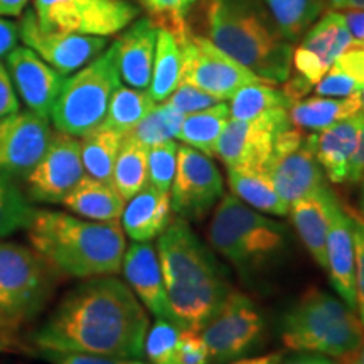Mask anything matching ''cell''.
I'll use <instances>...</instances> for the list:
<instances>
[{
	"instance_id": "1",
	"label": "cell",
	"mask_w": 364,
	"mask_h": 364,
	"mask_svg": "<svg viewBox=\"0 0 364 364\" xmlns=\"http://www.w3.org/2000/svg\"><path fill=\"white\" fill-rule=\"evenodd\" d=\"M149 316L115 275L86 279L59 300L31 336L36 349L70 351L139 361Z\"/></svg>"
},
{
	"instance_id": "2",
	"label": "cell",
	"mask_w": 364,
	"mask_h": 364,
	"mask_svg": "<svg viewBox=\"0 0 364 364\" xmlns=\"http://www.w3.org/2000/svg\"><path fill=\"white\" fill-rule=\"evenodd\" d=\"M156 250L174 321L201 332L231 290L221 265L181 218L159 236Z\"/></svg>"
},
{
	"instance_id": "3",
	"label": "cell",
	"mask_w": 364,
	"mask_h": 364,
	"mask_svg": "<svg viewBox=\"0 0 364 364\" xmlns=\"http://www.w3.org/2000/svg\"><path fill=\"white\" fill-rule=\"evenodd\" d=\"M26 231L31 247L58 275L93 279L122 270L127 240L120 221L100 223L36 209Z\"/></svg>"
},
{
	"instance_id": "4",
	"label": "cell",
	"mask_w": 364,
	"mask_h": 364,
	"mask_svg": "<svg viewBox=\"0 0 364 364\" xmlns=\"http://www.w3.org/2000/svg\"><path fill=\"white\" fill-rule=\"evenodd\" d=\"M206 24L208 39L263 83L289 80L294 48L262 0H208Z\"/></svg>"
},
{
	"instance_id": "5",
	"label": "cell",
	"mask_w": 364,
	"mask_h": 364,
	"mask_svg": "<svg viewBox=\"0 0 364 364\" xmlns=\"http://www.w3.org/2000/svg\"><path fill=\"white\" fill-rule=\"evenodd\" d=\"M280 334L292 351L324 354L341 364L351 361L364 343V326L356 311L316 287L284 314Z\"/></svg>"
},
{
	"instance_id": "6",
	"label": "cell",
	"mask_w": 364,
	"mask_h": 364,
	"mask_svg": "<svg viewBox=\"0 0 364 364\" xmlns=\"http://www.w3.org/2000/svg\"><path fill=\"white\" fill-rule=\"evenodd\" d=\"M287 226L250 208L233 194L223 196L208 228V240L221 257L247 275L279 255L287 243Z\"/></svg>"
},
{
	"instance_id": "7",
	"label": "cell",
	"mask_w": 364,
	"mask_h": 364,
	"mask_svg": "<svg viewBox=\"0 0 364 364\" xmlns=\"http://www.w3.org/2000/svg\"><path fill=\"white\" fill-rule=\"evenodd\" d=\"M58 273L33 247L0 241V317L14 331L34 321L51 299Z\"/></svg>"
},
{
	"instance_id": "8",
	"label": "cell",
	"mask_w": 364,
	"mask_h": 364,
	"mask_svg": "<svg viewBox=\"0 0 364 364\" xmlns=\"http://www.w3.org/2000/svg\"><path fill=\"white\" fill-rule=\"evenodd\" d=\"M120 85L115 46L112 44L71 78H66L51 112L56 130L71 136H85L98 129L107 117L113 93Z\"/></svg>"
},
{
	"instance_id": "9",
	"label": "cell",
	"mask_w": 364,
	"mask_h": 364,
	"mask_svg": "<svg viewBox=\"0 0 364 364\" xmlns=\"http://www.w3.org/2000/svg\"><path fill=\"white\" fill-rule=\"evenodd\" d=\"M265 318L248 295L230 290L225 302L199 336L206 344L209 363L223 364L241 359L263 343Z\"/></svg>"
},
{
	"instance_id": "10",
	"label": "cell",
	"mask_w": 364,
	"mask_h": 364,
	"mask_svg": "<svg viewBox=\"0 0 364 364\" xmlns=\"http://www.w3.org/2000/svg\"><path fill=\"white\" fill-rule=\"evenodd\" d=\"M34 12L46 29L108 38L139 17L129 0H34Z\"/></svg>"
},
{
	"instance_id": "11",
	"label": "cell",
	"mask_w": 364,
	"mask_h": 364,
	"mask_svg": "<svg viewBox=\"0 0 364 364\" xmlns=\"http://www.w3.org/2000/svg\"><path fill=\"white\" fill-rule=\"evenodd\" d=\"M177 43L181 48V83L198 86L221 102L233 98L243 86L263 83L255 73L203 36L189 33Z\"/></svg>"
},
{
	"instance_id": "12",
	"label": "cell",
	"mask_w": 364,
	"mask_h": 364,
	"mask_svg": "<svg viewBox=\"0 0 364 364\" xmlns=\"http://www.w3.org/2000/svg\"><path fill=\"white\" fill-rule=\"evenodd\" d=\"M265 172L289 206L326 186V174L314 152V134L304 135L294 125L277 136Z\"/></svg>"
},
{
	"instance_id": "13",
	"label": "cell",
	"mask_w": 364,
	"mask_h": 364,
	"mask_svg": "<svg viewBox=\"0 0 364 364\" xmlns=\"http://www.w3.org/2000/svg\"><path fill=\"white\" fill-rule=\"evenodd\" d=\"M290 127L292 122L285 108L267 112L253 120L228 122L216 144L215 157L226 169L265 171L277 136Z\"/></svg>"
},
{
	"instance_id": "14",
	"label": "cell",
	"mask_w": 364,
	"mask_h": 364,
	"mask_svg": "<svg viewBox=\"0 0 364 364\" xmlns=\"http://www.w3.org/2000/svg\"><path fill=\"white\" fill-rule=\"evenodd\" d=\"M223 198V177L213 159L189 145L177 147L171 188L172 213L184 221H201Z\"/></svg>"
},
{
	"instance_id": "15",
	"label": "cell",
	"mask_w": 364,
	"mask_h": 364,
	"mask_svg": "<svg viewBox=\"0 0 364 364\" xmlns=\"http://www.w3.org/2000/svg\"><path fill=\"white\" fill-rule=\"evenodd\" d=\"M81 142L76 136L53 134L48 149L24 179V193L31 203L61 204L83 179Z\"/></svg>"
},
{
	"instance_id": "16",
	"label": "cell",
	"mask_w": 364,
	"mask_h": 364,
	"mask_svg": "<svg viewBox=\"0 0 364 364\" xmlns=\"http://www.w3.org/2000/svg\"><path fill=\"white\" fill-rule=\"evenodd\" d=\"M21 41L43 61L63 76L80 71L107 49V39L100 36L46 29L34 11H27L19 24Z\"/></svg>"
},
{
	"instance_id": "17",
	"label": "cell",
	"mask_w": 364,
	"mask_h": 364,
	"mask_svg": "<svg viewBox=\"0 0 364 364\" xmlns=\"http://www.w3.org/2000/svg\"><path fill=\"white\" fill-rule=\"evenodd\" d=\"M51 136L49 118L31 110L0 118V174L24 179L44 156Z\"/></svg>"
},
{
	"instance_id": "18",
	"label": "cell",
	"mask_w": 364,
	"mask_h": 364,
	"mask_svg": "<svg viewBox=\"0 0 364 364\" xmlns=\"http://www.w3.org/2000/svg\"><path fill=\"white\" fill-rule=\"evenodd\" d=\"M14 90L31 112L51 117L66 76L43 61L27 46H17L6 58Z\"/></svg>"
},
{
	"instance_id": "19",
	"label": "cell",
	"mask_w": 364,
	"mask_h": 364,
	"mask_svg": "<svg viewBox=\"0 0 364 364\" xmlns=\"http://www.w3.org/2000/svg\"><path fill=\"white\" fill-rule=\"evenodd\" d=\"M122 270H124L125 284L154 317L174 321L156 247L134 241L125 250Z\"/></svg>"
},
{
	"instance_id": "20",
	"label": "cell",
	"mask_w": 364,
	"mask_h": 364,
	"mask_svg": "<svg viewBox=\"0 0 364 364\" xmlns=\"http://www.w3.org/2000/svg\"><path fill=\"white\" fill-rule=\"evenodd\" d=\"M326 260L329 280L341 300L356 311V247H354L353 216L341 206L334 209L326 243Z\"/></svg>"
},
{
	"instance_id": "21",
	"label": "cell",
	"mask_w": 364,
	"mask_h": 364,
	"mask_svg": "<svg viewBox=\"0 0 364 364\" xmlns=\"http://www.w3.org/2000/svg\"><path fill=\"white\" fill-rule=\"evenodd\" d=\"M364 129V115H356L314 134V152L327 179L336 184L349 182L351 164Z\"/></svg>"
},
{
	"instance_id": "22",
	"label": "cell",
	"mask_w": 364,
	"mask_h": 364,
	"mask_svg": "<svg viewBox=\"0 0 364 364\" xmlns=\"http://www.w3.org/2000/svg\"><path fill=\"white\" fill-rule=\"evenodd\" d=\"M157 31L159 27L150 19L134 21L113 43L120 80L130 88H149L156 58Z\"/></svg>"
},
{
	"instance_id": "23",
	"label": "cell",
	"mask_w": 364,
	"mask_h": 364,
	"mask_svg": "<svg viewBox=\"0 0 364 364\" xmlns=\"http://www.w3.org/2000/svg\"><path fill=\"white\" fill-rule=\"evenodd\" d=\"M339 204L336 194L326 186L317 189L316 193L295 201L290 206V218L302 240L304 247L311 253L318 267L327 268L326 243L331 230L332 215Z\"/></svg>"
},
{
	"instance_id": "24",
	"label": "cell",
	"mask_w": 364,
	"mask_h": 364,
	"mask_svg": "<svg viewBox=\"0 0 364 364\" xmlns=\"http://www.w3.org/2000/svg\"><path fill=\"white\" fill-rule=\"evenodd\" d=\"M172 221L171 193H164L150 182L127 201L122 228L130 240L149 243L159 238Z\"/></svg>"
},
{
	"instance_id": "25",
	"label": "cell",
	"mask_w": 364,
	"mask_h": 364,
	"mask_svg": "<svg viewBox=\"0 0 364 364\" xmlns=\"http://www.w3.org/2000/svg\"><path fill=\"white\" fill-rule=\"evenodd\" d=\"M125 203L110 182L98 181L85 174L61 204L68 211L85 220L108 223L120 220Z\"/></svg>"
},
{
	"instance_id": "26",
	"label": "cell",
	"mask_w": 364,
	"mask_h": 364,
	"mask_svg": "<svg viewBox=\"0 0 364 364\" xmlns=\"http://www.w3.org/2000/svg\"><path fill=\"white\" fill-rule=\"evenodd\" d=\"M361 112V93L346 98L312 97L294 103L289 110L290 122L299 130L321 132Z\"/></svg>"
},
{
	"instance_id": "27",
	"label": "cell",
	"mask_w": 364,
	"mask_h": 364,
	"mask_svg": "<svg viewBox=\"0 0 364 364\" xmlns=\"http://www.w3.org/2000/svg\"><path fill=\"white\" fill-rule=\"evenodd\" d=\"M228 184L233 196L257 211L273 216L290 213V206L277 193L265 171L228 169Z\"/></svg>"
},
{
	"instance_id": "28",
	"label": "cell",
	"mask_w": 364,
	"mask_h": 364,
	"mask_svg": "<svg viewBox=\"0 0 364 364\" xmlns=\"http://www.w3.org/2000/svg\"><path fill=\"white\" fill-rule=\"evenodd\" d=\"M300 46L316 54L322 61V65L329 70L346 49L354 46V41L343 14L332 11L324 14L314 27L307 31Z\"/></svg>"
},
{
	"instance_id": "29",
	"label": "cell",
	"mask_w": 364,
	"mask_h": 364,
	"mask_svg": "<svg viewBox=\"0 0 364 364\" xmlns=\"http://www.w3.org/2000/svg\"><path fill=\"white\" fill-rule=\"evenodd\" d=\"M228 122H230V107L220 102L206 110L186 115L177 139L184 142V145L213 157L216 152L218 140Z\"/></svg>"
},
{
	"instance_id": "30",
	"label": "cell",
	"mask_w": 364,
	"mask_h": 364,
	"mask_svg": "<svg viewBox=\"0 0 364 364\" xmlns=\"http://www.w3.org/2000/svg\"><path fill=\"white\" fill-rule=\"evenodd\" d=\"M181 83V48L174 34L167 29L157 31L156 58L149 95L156 103L166 102Z\"/></svg>"
},
{
	"instance_id": "31",
	"label": "cell",
	"mask_w": 364,
	"mask_h": 364,
	"mask_svg": "<svg viewBox=\"0 0 364 364\" xmlns=\"http://www.w3.org/2000/svg\"><path fill=\"white\" fill-rule=\"evenodd\" d=\"M147 156L149 147L129 135L124 136L113 166L112 184L125 201H129L149 182Z\"/></svg>"
},
{
	"instance_id": "32",
	"label": "cell",
	"mask_w": 364,
	"mask_h": 364,
	"mask_svg": "<svg viewBox=\"0 0 364 364\" xmlns=\"http://www.w3.org/2000/svg\"><path fill=\"white\" fill-rule=\"evenodd\" d=\"M154 107H156V102L150 97L149 91L120 85L113 93L107 117L100 127L125 136Z\"/></svg>"
},
{
	"instance_id": "33",
	"label": "cell",
	"mask_w": 364,
	"mask_h": 364,
	"mask_svg": "<svg viewBox=\"0 0 364 364\" xmlns=\"http://www.w3.org/2000/svg\"><path fill=\"white\" fill-rule=\"evenodd\" d=\"M122 140H124V135L103 129V127L86 134L81 140V161H83L85 174L112 184L113 166H115Z\"/></svg>"
},
{
	"instance_id": "34",
	"label": "cell",
	"mask_w": 364,
	"mask_h": 364,
	"mask_svg": "<svg viewBox=\"0 0 364 364\" xmlns=\"http://www.w3.org/2000/svg\"><path fill=\"white\" fill-rule=\"evenodd\" d=\"M289 43L300 39L326 7V0H262Z\"/></svg>"
},
{
	"instance_id": "35",
	"label": "cell",
	"mask_w": 364,
	"mask_h": 364,
	"mask_svg": "<svg viewBox=\"0 0 364 364\" xmlns=\"http://www.w3.org/2000/svg\"><path fill=\"white\" fill-rule=\"evenodd\" d=\"M289 98L282 90L273 88L267 83H253L240 88L231 98L230 117L233 120H253L262 117L263 113L285 108L290 110Z\"/></svg>"
},
{
	"instance_id": "36",
	"label": "cell",
	"mask_w": 364,
	"mask_h": 364,
	"mask_svg": "<svg viewBox=\"0 0 364 364\" xmlns=\"http://www.w3.org/2000/svg\"><path fill=\"white\" fill-rule=\"evenodd\" d=\"M184 117V113H181L171 103L162 102V105H156L135 125V129L130 132L129 136L139 140L140 144H144L149 149L157 144L167 142V140H174L179 135Z\"/></svg>"
},
{
	"instance_id": "37",
	"label": "cell",
	"mask_w": 364,
	"mask_h": 364,
	"mask_svg": "<svg viewBox=\"0 0 364 364\" xmlns=\"http://www.w3.org/2000/svg\"><path fill=\"white\" fill-rule=\"evenodd\" d=\"M36 208L17 181L0 174V240L17 230H26Z\"/></svg>"
},
{
	"instance_id": "38",
	"label": "cell",
	"mask_w": 364,
	"mask_h": 364,
	"mask_svg": "<svg viewBox=\"0 0 364 364\" xmlns=\"http://www.w3.org/2000/svg\"><path fill=\"white\" fill-rule=\"evenodd\" d=\"M159 29H167L179 41L188 36V16L198 0H136Z\"/></svg>"
},
{
	"instance_id": "39",
	"label": "cell",
	"mask_w": 364,
	"mask_h": 364,
	"mask_svg": "<svg viewBox=\"0 0 364 364\" xmlns=\"http://www.w3.org/2000/svg\"><path fill=\"white\" fill-rule=\"evenodd\" d=\"M182 327L169 318H156L149 327L144 343V354L150 364H174L179 349Z\"/></svg>"
},
{
	"instance_id": "40",
	"label": "cell",
	"mask_w": 364,
	"mask_h": 364,
	"mask_svg": "<svg viewBox=\"0 0 364 364\" xmlns=\"http://www.w3.org/2000/svg\"><path fill=\"white\" fill-rule=\"evenodd\" d=\"M177 167V144L174 140L157 144L149 149L147 177L152 186L164 193H171Z\"/></svg>"
},
{
	"instance_id": "41",
	"label": "cell",
	"mask_w": 364,
	"mask_h": 364,
	"mask_svg": "<svg viewBox=\"0 0 364 364\" xmlns=\"http://www.w3.org/2000/svg\"><path fill=\"white\" fill-rule=\"evenodd\" d=\"M172 107L177 108L184 115H191V113L206 110L209 107H215L221 102L208 91H204L198 86L189 83H179V86L172 91V95L166 100Z\"/></svg>"
},
{
	"instance_id": "42",
	"label": "cell",
	"mask_w": 364,
	"mask_h": 364,
	"mask_svg": "<svg viewBox=\"0 0 364 364\" xmlns=\"http://www.w3.org/2000/svg\"><path fill=\"white\" fill-rule=\"evenodd\" d=\"M361 93L359 86L353 78L344 75L343 71L336 70L334 66L329 68V71L322 76L321 81L316 85L317 97H329V98H346L353 95Z\"/></svg>"
},
{
	"instance_id": "43",
	"label": "cell",
	"mask_w": 364,
	"mask_h": 364,
	"mask_svg": "<svg viewBox=\"0 0 364 364\" xmlns=\"http://www.w3.org/2000/svg\"><path fill=\"white\" fill-rule=\"evenodd\" d=\"M39 358L51 364H130V359H118L100 354L70 353V351H51V349H38Z\"/></svg>"
},
{
	"instance_id": "44",
	"label": "cell",
	"mask_w": 364,
	"mask_h": 364,
	"mask_svg": "<svg viewBox=\"0 0 364 364\" xmlns=\"http://www.w3.org/2000/svg\"><path fill=\"white\" fill-rule=\"evenodd\" d=\"M174 364H209V353L199 332L182 331Z\"/></svg>"
},
{
	"instance_id": "45",
	"label": "cell",
	"mask_w": 364,
	"mask_h": 364,
	"mask_svg": "<svg viewBox=\"0 0 364 364\" xmlns=\"http://www.w3.org/2000/svg\"><path fill=\"white\" fill-rule=\"evenodd\" d=\"M351 216L356 247V311L364 326V220L354 213H351Z\"/></svg>"
},
{
	"instance_id": "46",
	"label": "cell",
	"mask_w": 364,
	"mask_h": 364,
	"mask_svg": "<svg viewBox=\"0 0 364 364\" xmlns=\"http://www.w3.org/2000/svg\"><path fill=\"white\" fill-rule=\"evenodd\" d=\"M292 65L295 68V73L302 75L304 78H307L314 85H317L322 76L329 71L322 65L321 59L309 51V49L304 48V46H299L297 49H294Z\"/></svg>"
},
{
	"instance_id": "47",
	"label": "cell",
	"mask_w": 364,
	"mask_h": 364,
	"mask_svg": "<svg viewBox=\"0 0 364 364\" xmlns=\"http://www.w3.org/2000/svg\"><path fill=\"white\" fill-rule=\"evenodd\" d=\"M336 70L343 71L349 78H353L356 83L364 88V48L363 46H351L349 49L341 54L336 59L334 65Z\"/></svg>"
},
{
	"instance_id": "48",
	"label": "cell",
	"mask_w": 364,
	"mask_h": 364,
	"mask_svg": "<svg viewBox=\"0 0 364 364\" xmlns=\"http://www.w3.org/2000/svg\"><path fill=\"white\" fill-rule=\"evenodd\" d=\"M17 110H19L17 93L16 90H14L7 68L0 63V118L11 115V113Z\"/></svg>"
},
{
	"instance_id": "49",
	"label": "cell",
	"mask_w": 364,
	"mask_h": 364,
	"mask_svg": "<svg viewBox=\"0 0 364 364\" xmlns=\"http://www.w3.org/2000/svg\"><path fill=\"white\" fill-rule=\"evenodd\" d=\"M19 39V24L4 19L0 16V61L6 59L17 48Z\"/></svg>"
},
{
	"instance_id": "50",
	"label": "cell",
	"mask_w": 364,
	"mask_h": 364,
	"mask_svg": "<svg viewBox=\"0 0 364 364\" xmlns=\"http://www.w3.org/2000/svg\"><path fill=\"white\" fill-rule=\"evenodd\" d=\"M314 86L316 85L311 83L307 78H304V76L299 75V73H295L294 76H289V80L285 81L282 91H284L285 97L289 98L290 105H294V103L300 102V100L306 98L307 95L312 91Z\"/></svg>"
},
{
	"instance_id": "51",
	"label": "cell",
	"mask_w": 364,
	"mask_h": 364,
	"mask_svg": "<svg viewBox=\"0 0 364 364\" xmlns=\"http://www.w3.org/2000/svg\"><path fill=\"white\" fill-rule=\"evenodd\" d=\"M346 24H348L349 33L356 46L364 44V11H346L344 14Z\"/></svg>"
},
{
	"instance_id": "52",
	"label": "cell",
	"mask_w": 364,
	"mask_h": 364,
	"mask_svg": "<svg viewBox=\"0 0 364 364\" xmlns=\"http://www.w3.org/2000/svg\"><path fill=\"white\" fill-rule=\"evenodd\" d=\"M280 364H341L329 356L316 353H300L295 356H290L287 359H282Z\"/></svg>"
},
{
	"instance_id": "53",
	"label": "cell",
	"mask_w": 364,
	"mask_h": 364,
	"mask_svg": "<svg viewBox=\"0 0 364 364\" xmlns=\"http://www.w3.org/2000/svg\"><path fill=\"white\" fill-rule=\"evenodd\" d=\"M363 177H364V129L361 134V140H359L356 156H354L353 164H351V176H349V182H359Z\"/></svg>"
},
{
	"instance_id": "54",
	"label": "cell",
	"mask_w": 364,
	"mask_h": 364,
	"mask_svg": "<svg viewBox=\"0 0 364 364\" xmlns=\"http://www.w3.org/2000/svg\"><path fill=\"white\" fill-rule=\"evenodd\" d=\"M282 359H284V354L282 353H272L257 358H241L236 359V361H231L230 364H280Z\"/></svg>"
},
{
	"instance_id": "55",
	"label": "cell",
	"mask_w": 364,
	"mask_h": 364,
	"mask_svg": "<svg viewBox=\"0 0 364 364\" xmlns=\"http://www.w3.org/2000/svg\"><path fill=\"white\" fill-rule=\"evenodd\" d=\"M29 0H0V16H21Z\"/></svg>"
},
{
	"instance_id": "56",
	"label": "cell",
	"mask_w": 364,
	"mask_h": 364,
	"mask_svg": "<svg viewBox=\"0 0 364 364\" xmlns=\"http://www.w3.org/2000/svg\"><path fill=\"white\" fill-rule=\"evenodd\" d=\"M336 11H364V0H329Z\"/></svg>"
},
{
	"instance_id": "57",
	"label": "cell",
	"mask_w": 364,
	"mask_h": 364,
	"mask_svg": "<svg viewBox=\"0 0 364 364\" xmlns=\"http://www.w3.org/2000/svg\"><path fill=\"white\" fill-rule=\"evenodd\" d=\"M348 364H364V343H363L361 348L358 349V353L354 354L353 359Z\"/></svg>"
},
{
	"instance_id": "58",
	"label": "cell",
	"mask_w": 364,
	"mask_h": 364,
	"mask_svg": "<svg viewBox=\"0 0 364 364\" xmlns=\"http://www.w3.org/2000/svg\"><path fill=\"white\" fill-rule=\"evenodd\" d=\"M359 182H361V191H359V213H361V218L364 220V177Z\"/></svg>"
},
{
	"instance_id": "59",
	"label": "cell",
	"mask_w": 364,
	"mask_h": 364,
	"mask_svg": "<svg viewBox=\"0 0 364 364\" xmlns=\"http://www.w3.org/2000/svg\"><path fill=\"white\" fill-rule=\"evenodd\" d=\"M361 113L364 115V88L361 90Z\"/></svg>"
},
{
	"instance_id": "60",
	"label": "cell",
	"mask_w": 364,
	"mask_h": 364,
	"mask_svg": "<svg viewBox=\"0 0 364 364\" xmlns=\"http://www.w3.org/2000/svg\"><path fill=\"white\" fill-rule=\"evenodd\" d=\"M0 331H6V329H4V322H2V317H0Z\"/></svg>"
},
{
	"instance_id": "61",
	"label": "cell",
	"mask_w": 364,
	"mask_h": 364,
	"mask_svg": "<svg viewBox=\"0 0 364 364\" xmlns=\"http://www.w3.org/2000/svg\"><path fill=\"white\" fill-rule=\"evenodd\" d=\"M2 344H4V339H2V336H0V349H2Z\"/></svg>"
},
{
	"instance_id": "62",
	"label": "cell",
	"mask_w": 364,
	"mask_h": 364,
	"mask_svg": "<svg viewBox=\"0 0 364 364\" xmlns=\"http://www.w3.org/2000/svg\"><path fill=\"white\" fill-rule=\"evenodd\" d=\"M363 46H364V44H363Z\"/></svg>"
}]
</instances>
